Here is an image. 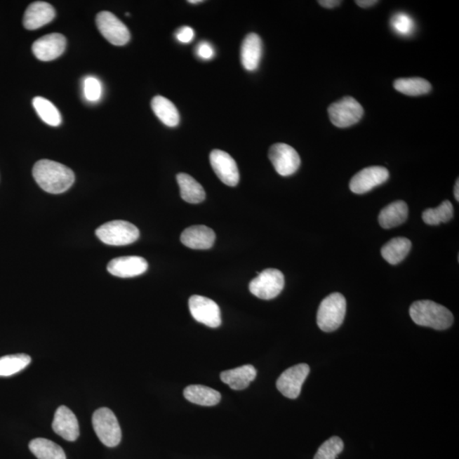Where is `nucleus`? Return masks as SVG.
Segmentation results:
<instances>
[{
    "mask_svg": "<svg viewBox=\"0 0 459 459\" xmlns=\"http://www.w3.org/2000/svg\"><path fill=\"white\" fill-rule=\"evenodd\" d=\"M67 40L62 34H51L44 36L33 44L36 58L43 62H50L60 58L66 49Z\"/></svg>",
    "mask_w": 459,
    "mask_h": 459,
    "instance_id": "4468645a",
    "label": "nucleus"
},
{
    "mask_svg": "<svg viewBox=\"0 0 459 459\" xmlns=\"http://www.w3.org/2000/svg\"><path fill=\"white\" fill-rule=\"evenodd\" d=\"M343 450V441L340 437H333L320 446L314 459H336Z\"/></svg>",
    "mask_w": 459,
    "mask_h": 459,
    "instance_id": "7c9ffc66",
    "label": "nucleus"
},
{
    "mask_svg": "<svg viewBox=\"0 0 459 459\" xmlns=\"http://www.w3.org/2000/svg\"><path fill=\"white\" fill-rule=\"evenodd\" d=\"M184 397L192 404L213 406L219 404L221 394L217 390L204 385H189L184 390Z\"/></svg>",
    "mask_w": 459,
    "mask_h": 459,
    "instance_id": "5701e85b",
    "label": "nucleus"
},
{
    "mask_svg": "<svg viewBox=\"0 0 459 459\" xmlns=\"http://www.w3.org/2000/svg\"><path fill=\"white\" fill-rule=\"evenodd\" d=\"M390 173L387 168L381 166H371L364 168L352 177L350 189L356 194H364L380 186L388 180Z\"/></svg>",
    "mask_w": 459,
    "mask_h": 459,
    "instance_id": "9b49d317",
    "label": "nucleus"
},
{
    "mask_svg": "<svg viewBox=\"0 0 459 459\" xmlns=\"http://www.w3.org/2000/svg\"><path fill=\"white\" fill-rule=\"evenodd\" d=\"M84 94L88 102H98L102 94V87L100 80L95 76H87L84 81Z\"/></svg>",
    "mask_w": 459,
    "mask_h": 459,
    "instance_id": "473e14b6",
    "label": "nucleus"
},
{
    "mask_svg": "<svg viewBox=\"0 0 459 459\" xmlns=\"http://www.w3.org/2000/svg\"><path fill=\"white\" fill-rule=\"evenodd\" d=\"M33 175L39 186L51 194L67 192L75 180L74 173L71 168L48 159L39 160L35 164Z\"/></svg>",
    "mask_w": 459,
    "mask_h": 459,
    "instance_id": "f257e3e1",
    "label": "nucleus"
},
{
    "mask_svg": "<svg viewBox=\"0 0 459 459\" xmlns=\"http://www.w3.org/2000/svg\"><path fill=\"white\" fill-rule=\"evenodd\" d=\"M364 110L355 98L350 96L330 105L328 115L330 121L338 128H348L357 124L364 116Z\"/></svg>",
    "mask_w": 459,
    "mask_h": 459,
    "instance_id": "0eeeda50",
    "label": "nucleus"
},
{
    "mask_svg": "<svg viewBox=\"0 0 459 459\" xmlns=\"http://www.w3.org/2000/svg\"><path fill=\"white\" fill-rule=\"evenodd\" d=\"M148 269L146 260L140 256L116 258L107 265V271L115 277L127 279L142 275Z\"/></svg>",
    "mask_w": 459,
    "mask_h": 459,
    "instance_id": "2eb2a0df",
    "label": "nucleus"
},
{
    "mask_svg": "<svg viewBox=\"0 0 459 459\" xmlns=\"http://www.w3.org/2000/svg\"><path fill=\"white\" fill-rule=\"evenodd\" d=\"M410 317L422 327L445 330L453 324V315L445 306L430 300L414 302L410 307Z\"/></svg>",
    "mask_w": 459,
    "mask_h": 459,
    "instance_id": "f03ea898",
    "label": "nucleus"
},
{
    "mask_svg": "<svg viewBox=\"0 0 459 459\" xmlns=\"http://www.w3.org/2000/svg\"><path fill=\"white\" fill-rule=\"evenodd\" d=\"M29 449L38 459H67L63 449L47 439H34L29 443Z\"/></svg>",
    "mask_w": 459,
    "mask_h": 459,
    "instance_id": "a878e982",
    "label": "nucleus"
},
{
    "mask_svg": "<svg viewBox=\"0 0 459 459\" xmlns=\"http://www.w3.org/2000/svg\"><path fill=\"white\" fill-rule=\"evenodd\" d=\"M194 31L190 27L185 26L180 27L178 31L176 32L175 37L179 40L180 43L188 44L192 41V39H194Z\"/></svg>",
    "mask_w": 459,
    "mask_h": 459,
    "instance_id": "f704fd0d",
    "label": "nucleus"
},
{
    "mask_svg": "<svg viewBox=\"0 0 459 459\" xmlns=\"http://www.w3.org/2000/svg\"><path fill=\"white\" fill-rule=\"evenodd\" d=\"M52 429L67 441H75L79 437V421L75 414L66 406L56 409Z\"/></svg>",
    "mask_w": 459,
    "mask_h": 459,
    "instance_id": "dca6fc26",
    "label": "nucleus"
},
{
    "mask_svg": "<svg viewBox=\"0 0 459 459\" xmlns=\"http://www.w3.org/2000/svg\"><path fill=\"white\" fill-rule=\"evenodd\" d=\"M458 190H459V181L458 179L456 181V184H455V187H454V197H455V199H456L457 201H459Z\"/></svg>",
    "mask_w": 459,
    "mask_h": 459,
    "instance_id": "4c0bfd02",
    "label": "nucleus"
},
{
    "mask_svg": "<svg viewBox=\"0 0 459 459\" xmlns=\"http://www.w3.org/2000/svg\"><path fill=\"white\" fill-rule=\"evenodd\" d=\"M271 160L277 174L289 176L295 174L300 166V158L295 148L284 143L274 144L269 150Z\"/></svg>",
    "mask_w": 459,
    "mask_h": 459,
    "instance_id": "1a4fd4ad",
    "label": "nucleus"
},
{
    "mask_svg": "<svg viewBox=\"0 0 459 459\" xmlns=\"http://www.w3.org/2000/svg\"><path fill=\"white\" fill-rule=\"evenodd\" d=\"M412 243L406 237H394L381 248V255L390 265H397L408 256Z\"/></svg>",
    "mask_w": 459,
    "mask_h": 459,
    "instance_id": "393cba45",
    "label": "nucleus"
},
{
    "mask_svg": "<svg viewBox=\"0 0 459 459\" xmlns=\"http://www.w3.org/2000/svg\"><path fill=\"white\" fill-rule=\"evenodd\" d=\"M390 24H392L393 30L401 36H409L415 29V23H414L413 19L404 12H398L394 15Z\"/></svg>",
    "mask_w": 459,
    "mask_h": 459,
    "instance_id": "2f4dec72",
    "label": "nucleus"
},
{
    "mask_svg": "<svg viewBox=\"0 0 459 459\" xmlns=\"http://www.w3.org/2000/svg\"><path fill=\"white\" fill-rule=\"evenodd\" d=\"M310 373L307 364H298L286 370L277 381V388L289 399H296L301 392L306 378Z\"/></svg>",
    "mask_w": 459,
    "mask_h": 459,
    "instance_id": "f8f14e48",
    "label": "nucleus"
},
{
    "mask_svg": "<svg viewBox=\"0 0 459 459\" xmlns=\"http://www.w3.org/2000/svg\"><path fill=\"white\" fill-rule=\"evenodd\" d=\"M394 88L402 94L418 96L430 93L432 84L421 78L399 79L394 82Z\"/></svg>",
    "mask_w": 459,
    "mask_h": 459,
    "instance_id": "bb28decb",
    "label": "nucleus"
},
{
    "mask_svg": "<svg viewBox=\"0 0 459 459\" xmlns=\"http://www.w3.org/2000/svg\"><path fill=\"white\" fill-rule=\"evenodd\" d=\"M95 234L105 244L124 246L131 244L140 237L139 229L124 220L110 221L96 229Z\"/></svg>",
    "mask_w": 459,
    "mask_h": 459,
    "instance_id": "20e7f679",
    "label": "nucleus"
},
{
    "mask_svg": "<svg viewBox=\"0 0 459 459\" xmlns=\"http://www.w3.org/2000/svg\"><path fill=\"white\" fill-rule=\"evenodd\" d=\"M257 371L252 365H244L234 369L227 370L220 373V380L230 388L241 390L248 387L251 382L255 380Z\"/></svg>",
    "mask_w": 459,
    "mask_h": 459,
    "instance_id": "aec40b11",
    "label": "nucleus"
},
{
    "mask_svg": "<svg viewBox=\"0 0 459 459\" xmlns=\"http://www.w3.org/2000/svg\"><path fill=\"white\" fill-rule=\"evenodd\" d=\"M216 236L211 228L205 225H193L181 233L180 241L192 249H209L215 244Z\"/></svg>",
    "mask_w": 459,
    "mask_h": 459,
    "instance_id": "f3484780",
    "label": "nucleus"
},
{
    "mask_svg": "<svg viewBox=\"0 0 459 459\" xmlns=\"http://www.w3.org/2000/svg\"><path fill=\"white\" fill-rule=\"evenodd\" d=\"M189 309L197 321L209 328H218L221 324L219 305L208 298L193 295L189 300Z\"/></svg>",
    "mask_w": 459,
    "mask_h": 459,
    "instance_id": "9d476101",
    "label": "nucleus"
},
{
    "mask_svg": "<svg viewBox=\"0 0 459 459\" xmlns=\"http://www.w3.org/2000/svg\"><path fill=\"white\" fill-rule=\"evenodd\" d=\"M196 54L201 59L211 60L215 56V52L211 44L202 42L197 46Z\"/></svg>",
    "mask_w": 459,
    "mask_h": 459,
    "instance_id": "72a5a7b5",
    "label": "nucleus"
},
{
    "mask_svg": "<svg viewBox=\"0 0 459 459\" xmlns=\"http://www.w3.org/2000/svg\"><path fill=\"white\" fill-rule=\"evenodd\" d=\"M378 2L377 0H357L356 4L361 8H368L376 5Z\"/></svg>",
    "mask_w": 459,
    "mask_h": 459,
    "instance_id": "e433bc0d",
    "label": "nucleus"
},
{
    "mask_svg": "<svg viewBox=\"0 0 459 459\" xmlns=\"http://www.w3.org/2000/svg\"><path fill=\"white\" fill-rule=\"evenodd\" d=\"M346 300L343 295L333 293L321 301L317 312L318 327L324 332L335 331L345 320Z\"/></svg>",
    "mask_w": 459,
    "mask_h": 459,
    "instance_id": "7ed1b4c3",
    "label": "nucleus"
},
{
    "mask_svg": "<svg viewBox=\"0 0 459 459\" xmlns=\"http://www.w3.org/2000/svg\"><path fill=\"white\" fill-rule=\"evenodd\" d=\"M318 3H319L320 6L324 8L333 9L334 7L339 6L342 1H340V0H321V1H318Z\"/></svg>",
    "mask_w": 459,
    "mask_h": 459,
    "instance_id": "c9c22d12",
    "label": "nucleus"
},
{
    "mask_svg": "<svg viewBox=\"0 0 459 459\" xmlns=\"http://www.w3.org/2000/svg\"><path fill=\"white\" fill-rule=\"evenodd\" d=\"M176 179L179 184L181 199L193 204L204 202L206 193L194 178L185 173H180Z\"/></svg>",
    "mask_w": 459,
    "mask_h": 459,
    "instance_id": "4be33fe9",
    "label": "nucleus"
},
{
    "mask_svg": "<svg viewBox=\"0 0 459 459\" xmlns=\"http://www.w3.org/2000/svg\"><path fill=\"white\" fill-rule=\"evenodd\" d=\"M92 425L99 440L108 448H115L122 439L118 418L112 411L102 408L95 411L92 417Z\"/></svg>",
    "mask_w": 459,
    "mask_h": 459,
    "instance_id": "39448f33",
    "label": "nucleus"
},
{
    "mask_svg": "<svg viewBox=\"0 0 459 459\" xmlns=\"http://www.w3.org/2000/svg\"><path fill=\"white\" fill-rule=\"evenodd\" d=\"M31 361V357L26 354H14L0 357V377L14 375L25 369Z\"/></svg>",
    "mask_w": 459,
    "mask_h": 459,
    "instance_id": "cd10ccee",
    "label": "nucleus"
},
{
    "mask_svg": "<svg viewBox=\"0 0 459 459\" xmlns=\"http://www.w3.org/2000/svg\"><path fill=\"white\" fill-rule=\"evenodd\" d=\"M454 209L452 203L444 201L436 208H427L423 212L422 218L425 223L430 225H437L448 222L453 219Z\"/></svg>",
    "mask_w": 459,
    "mask_h": 459,
    "instance_id": "c756f323",
    "label": "nucleus"
},
{
    "mask_svg": "<svg viewBox=\"0 0 459 459\" xmlns=\"http://www.w3.org/2000/svg\"><path fill=\"white\" fill-rule=\"evenodd\" d=\"M263 54V44L260 36L249 34L244 39L241 48V62L248 71H255L259 67Z\"/></svg>",
    "mask_w": 459,
    "mask_h": 459,
    "instance_id": "6ab92c4d",
    "label": "nucleus"
},
{
    "mask_svg": "<svg viewBox=\"0 0 459 459\" xmlns=\"http://www.w3.org/2000/svg\"><path fill=\"white\" fill-rule=\"evenodd\" d=\"M55 17L54 7L46 2L31 4L24 14L23 25L27 30H36L51 22Z\"/></svg>",
    "mask_w": 459,
    "mask_h": 459,
    "instance_id": "a211bd4d",
    "label": "nucleus"
},
{
    "mask_svg": "<svg viewBox=\"0 0 459 459\" xmlns=\"http://www.w3.org/2000/svg\"><path fill=\"white\" fill-rule=\"evenodd\" d=\"M190 4H193V5H195V4H199V3H202V0H190V1H188Z\"/></svg>",
    "mask_w": 459,
    "mask_h": 459,
    "instance_id": "58836bf2",
    "label": "nucleus"
},
{
    "mask_svg": "<svg viewBox=\"0 0 459 459\" xmlns=\"http://www.w3.org/2000/svg\"><path fill=\"white\" fill-rule=\"evenodd\" d=\"M211 166L219 179L229 187H236L240 175L236 161L227 152L213 150L209 156Z\"/></svg>",
    "mask_w": 459,
    "mask_h": 459,
    "instance_id": "ddd939ff",
    "label": "nucleus"
},
{
    "mask_svg": "<svg viewBox=\"0 0 459 459\" xmlns=\"http://www.w3.org/2000/svg\"><path fill=\"white\" fill-rule=\"evenodd\" d=\"M96 25L103 37L114 46H126L130 41L128 27L109 11L100 12L96 17Z\"/></svg>",
    "mask_w": 459,
    "mask_h": 459,
    "instance_id": "6e6552de",
    "label": "nucleus"
},
{
    "mask_svg": "<svg viewBox=\"0 0 459 459\" xmlns=\"http://www.w3.org/2000/svg\"><path fill=\"white\" fill-rule=\"evenodd\" d=\"M285 285L284 274L279 270L265 269L249 284L252 295L261 300H272L279 296Z\"/></svg>",
    "mask_w": 459,
    "mask_h": 459,
    "instance_id": "423d86ee",
    "label": "nucleus"
},
{
    "mask_svg": "<svg viewBox=\"0 0 459 459\" xmlns=\"http://www.w3.org/2000/svg\"><path fill=\"white\" fill-rule=\"evenodd\" d=\"M152 108L155 115L165 126L176 127L180 124V117L178 109L170 100L164 96H155L152 100Z\"/></svg>",
    "mask_w": 459,
    "mask_h": 459,
    "instance_id": "b1692460",
    "label": "nucleus"
},
{
    "mask_svg": "<svg viewBox=\"0 0 459 459\" xmlns=\"http://www.w3.org/2000/svg\"><path fill=\"white\" fill-rule=\"evenodd\" d=\"M33 105L40 119L44 123L54 127L59 126L62 124V115L50 100L38 96L33 100Z\"/></svg>",
    "mask_w": 459,
    "mask_h": 459,
    "instance_id": "c85d7f7f",
    "label": "nucleus"
},
{
    "mask_svg": "<svg viewBox=\"0 0 459 459\" xmlns=\"http://www.w3.org/2000/svg\"><path fill=\"white\" fill-rule=\"evenodd\" d=\"M408 217V207L404 201H396L382 208L378 223L384 229H392L404 224Z\"/></svg>",
    "mask_w": 459,
    "mask_h": 459,
    "instance_id": "412c9836",
    "label": "nucleus"
}]
</instances>
